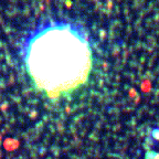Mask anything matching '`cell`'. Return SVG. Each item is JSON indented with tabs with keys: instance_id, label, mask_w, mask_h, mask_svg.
I'll use <instances>...</instances> for the list:
<instances>
[{
	"instance_id": "obj_1",
	"label": "cell",
	"mask_w": 159,
	"mask_h": 159,
	"mask_svg": "<svg viewBox=\"0 0 159 159\" xmlns=\"http://www.w3.org/2000/svg\"><path fill=\"white\" fill-rule=\"evenodd\" d=\"M24 62L37 88L48 97L69 95L88 82L93 67L88 39L77 26L52 22L26 40Z\"/></svg>"
},
{
	"instance_id": "obj_2",
	"label": "cell",
	"mask_w": 159,
	"mask_h": 159,
	"mask_svg": "<svg viewBox=\"0 0 159 159\" xmlns=\"http://www.w3.org/2000/svg\"><path fill=\"white\" fill-rule=\"evenodd\" d=\"M146 159H159V154L153 150H148L146 154Z\"/></svg>"
}]
</instances>
